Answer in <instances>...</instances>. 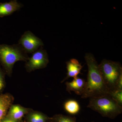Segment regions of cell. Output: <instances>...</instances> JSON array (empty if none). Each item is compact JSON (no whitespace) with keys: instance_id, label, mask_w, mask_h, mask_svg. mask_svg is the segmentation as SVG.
Segmentation results:
<instances>
[{"instance_id":"6da1fadb","label":"cell","mask_w":122,"mask_h":122,"mask_svg":"<svg viewBox=\"0 0 122 122\" xmlns=\"http://www.w3.org/2000/svg\"><path fill=\"white\" fill-rule=\"evenodd\" d=\"M85 59L88 68V74L85 91L81 96V98L98 97L109 95L110 91L103 81L99 65L93 55L86 53Z\"/></svg>"},{"instance_id":"7a4b0ae2","label":"cell","mask_w":122,"mask_h":122,"mask_svg":"<svg viewBox=\"0 0 122 122\" xmlns=\"http://www.w3.org/2000/svg\"><path fill=\"white\" fill-rule=\"evenodd\" d=\"M87 107L103 117L112 119L122 114V106L109 95L90 98Z\"/></svg>"},{"instance_id":"3957f363","label":"cell","mask_w":122,"mask_h":122,"mask_svg":"<svg viewBox=\"0 0 122 122\" xmlns=\"http://www.w3.org/2000/svg\"><path fill=\"white\" fill-rule=\"evenodd\" d=\"M29 58L19 44L12 46L0 45V62L8 74H11L16 62L26 61Z\"/></svg>"},{"instance_id":"277c9868","label":"cell","mask_w":122,"mask_h":122,"mask_svg":"<svg viewBox=\"0 0 122 122\" xmlns=\"http://www.w3.org/2000/svg\"><path fill=\"white\" fill-rule=\"evenodd\" d=\"M103 81L110 92L117 90L122 77V68L119 62L103 59L99 65Z\"/></svg>"},{"instance_id":"5b68a950","label":"cell","mask_w":122,"mask_h":122,"mask_svg":"<svg viewBox=\"0 0 122 122\" xmlns=\"http://www.w3.org/2000/svg\"><path fill=\"white\" fill-rule=\"evenodd\" d=\"M18 44L26 53L34 52L40 46L44 45L42 41L29 31H26L22 35Z\"/></svg>"},{"instance_id":"8992f818","label":"cell","mask_w":122,"mask_h":122,"mask_svg":"<svg viewBox=\"0 0 122 122\" xmlns=\"http://www.w3.org/2000/svg\"><path fill=\"white\" fill-rule=\"evenodd\" d=\"M28 60L26 67L30 71L45 68L49 62L47 52L42 48L33 53L32 56Z\"/></svg>"},{"instance_id":"52a82bcc","label":"cell","mask_w":122,"mask_h":122,"mask_svg":"<svg viewBox=\"0 0 122 122\" xmlns=\"http://www.w3.org/2000/svg\"><path fill=\"white\" fill-rule=\"evenodd\" d=\"M66 90L69 93L74 92L76 94L81 96L85 91L86 81L84 79L77 77L74 78L72 81L66 82Z\"/></svg>"},{"instance_id":"ba28073f","label":"cell","mask_w":122,"mask_h":122,"mask_svg":"<svg viewBox=\"0 0 122 122\" xmlns=\"http://www.w3.org/2000/svg\"><path fill=\"white\" fill-rule=\"evenodd\" d=\"M22 5L16 0L9 2L0 3V17L11 15L14 12L20 10Z\"/></svg>"},{"instance_id":"9c48e42d","label":"cell","mask_w":122,"mask_h":122,"mask_svg":"<svg viewBox=\"0 0 122 122\" xmlns=\"http://www.w3.org/2000/svg\"><path fill=\"white\" fill-rule=\"evenodd\" d=\"M66 63V68L68 71L67 76L62 82L70 77H73L74 78L77 77L78 74L81 73L82 69V66L75 59H71L67 62Z\"/></svg>"},{"instance_id":"30bf717a","label":"cell","mask_w":122,"mask_h":122,"mask_svg":"<svg viewBox=\"0 0 122 122\" xmlns=\"http://www.w3.org/2000/svg\"><path fill=\"white\" fill-rule=\"evenodd\" d=\"M13 100V97L10 94L0 95V122L4 118Z\"/></svg>"},{"instance_id":"8fae6325","label":"cell","mask_w":122,"mask_h":122,"mask_svg":"<svg viewBox=\"0 0 122 122\" xmlns=\"http://www.w3.org/2000/svg\"><path fill=\"white\" fill-rule=\"evenodd\" d=\"M28 111V110L18 105L10 107L8 117L15 121L20 119Z\"/></svg>"},{"instance_id":"7c38bea8","label":"cell","mask_w":122,"mask_h":122,"mask_svg":"<svg viewBox=\"0 0 122 122\" xmlns=\"http://www.w3.org/2000/svg\"><path fill=\"white\" fill-rule=\"evenodd\" d=\"M66 111L71 114L77 113L80 110V107L78 102L74 100H69L64 105Z\"/></svg>"},{"instance_id":"4fadbf2b","label":"cell","mask_w":122,"mask_h":122,"mask_svg":"<svg viewBox=\"0 0 122 122\" xmlns=\"http://www.w3.org/2000/svg\"><path fill=\"white\" fill-rule=\"evenodd\" d=\"M47 118L45 116L39 113H34L30 116V122H46Z\"/></svg>"},{"instance_id":"5bb4252c","label":"cell","mask_w":122,"mask_h":122,"mask_svg":"<svg viewBox=\"0 0 122 122\" xmlns=\"http://www.w3.org/2000/svg\"><path fill=\"white\" fill-rule=\"evenodd\" d=\"M109 95L119 105L122 106V90H116L111 91Z\"/></svg>"},{"instance_id":"9a60e30c","label":"cell","mask_w":122,"mask_h":122,"mask_svg":"<svg viewBox=\"0 0 122 122\" xmlns=\"http://www.w3.org/2000/svg\"><path fill=\"white\" fill-rule=\"evenodd\" d=\"M55 120L56 122H76V119L74 117L61 115L57 116Z\"/></svg>"},{"instance_id":"2e32d148","label":"cell","mask_w":122,"mask_h":122,"mask_svg":"<svg viewBox=\"0 0 122 122\" xmlns=\"http://www.w3.org/2000/svg\"><path fill=\"white\" fill-rule=\"evenodd\" d=\"M5 84L4 73L0 67V93L4 89Z\"/></svg>"},{"instance_id":"e0dca14e","label":"cell","mask_w":122,"mask_h":122,"mask_svg":"<svg viewBox=\"0 0 122 122\" xmlns=\"http://www.w3.org/2000/svg\"><path fill=\"white\" fill-rule=\"evenodd\" d=\"M0 122H17L16 121H15V120H14L13 119H11L8 117H7L4 118L3 119H2V121Z\"/></svg>"},{"instance_id":"ac0fdd59","label":"cell","mask_w":122,"mask_h":122,"mask_svg":"<svg viewBox=\"0 0 122 122\" xmlns=\"http://www.w3.org/2000/svg\"></svg>"}]
</instances>
